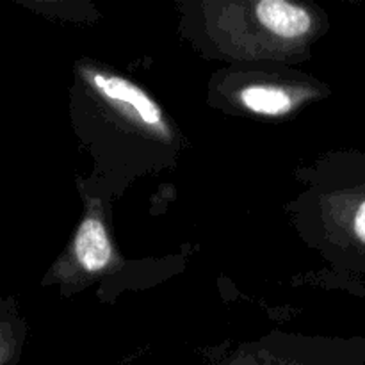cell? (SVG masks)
I'll return each mask as SVG.
<instances>
[{"label":"cell","instance_id":"6da1fadb","mask_svg":"<svg viewBox=\"0 0 365 365\" xmlns=\"http://www.w3.org/2000/svg\"><path fill=\"white\" fill-rule=\"evenodd\" d=\"M257 18L267 31L282 38H299L312 27L310 14L287 0H262L257 4Z\"/></svg>","mask_w":365,"mask_h":365},{"label":"cell","instance_id":"7a4b0ae2","mask_svg":"<svg viewBox=\"0 0 365 365\" xmlns=\"http://www.w3.org/2000/svg\"><path fill=\"white\" fill-rule=\"evenodd\" d=\"M93 82L107 98L130 106L145 123L157 125L160 121V109L157 107V103L132 82L120 77H107L102 73H96L93 77Z\"/></svg>","mask_w":365,"mask_h":365},{"label":"cell","instance_id":"3957f363","mask_svg":"<svg viewBox=\"0 0 365 365\" xmlns=\"http://www.w3.org/2000/svg\"><path fill=\"white\" fill-rule=\"evenodd\" d=\"M75 255L82 267L88 271H100L110 262L113 248L106 228L95 217L82 221L75 237Z\"/></svg>","mask_w":365,"mask_h":365},{"label":"cell","instance_id":"277c9868","mask_svg":"<svg viewBox=\"0 0 365 365\" xmlns=\"http://www.w3.org/2000/svg\"><path fill=\"white\" fill-rule=\"evenodd\" d=\"M241 100L250 110L267 116H278L291 109L292 100L284 89L271 86H252L241 93Z\"/></svg>","mask_w":365,"mask_h":365},{"label":"cell","instance_id":"5b68a950","mask_svg":"<svg viewBox=\"0 0 365 365\" xmlns=\"http://www.w3.org/2000/svg\"><path fill=\"white\" fill-rule=\"evenodd\" d=\"M355 232H356V235H359L360 241L365 242V202L360 205V209L356 210Z\"/></svg>","mask_w":365,"mask_h":365}]
</instances>
